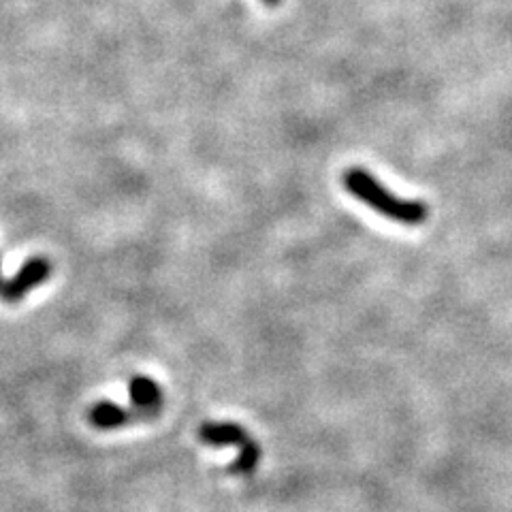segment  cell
<instances>
[{"label": "cell", "instance_id": "cell-3", "mask_svg": "<svg viewBox=\"0 0 512 512\" xmlns=\"http://www.w3.org/2000/svg\"><path fill=\"white\" fill-rule=\"evenodd\" d=\"M199 436L203 442L207 444H214V446H222V444H235L242 448V455H239L237 461V468L239 470H250L256 457H259V451H256V446L252 442H248L246 434L237 425H222V423H207L201 427Z\"/></svg>", "mask_w": 512, "mask_h": 512}, {"label": "cell", "instance_id": "cell-4", "mask_svg": "<svg viewBox=\"0 0 512 512\" xmlns=\"http://www.w3.org/2000/svg\"><path fill=\"white\" fill-rule=\"evenodd\" d=\"M128 393H131V402L137 408L139 416L154 414L160 404H163V389L158 382L148 376H135L128 384Z\"/></svg>", "mask_w": 512, "mask_h": 512}, {"label": "cell", "instance_id": "cell-2", "mask_svg": "<svg viewBox=\"0 0 512 512\" xmlns=\"http://www.w3.org/2000/svg\"><path fill=\"white\" fill-rule=\"evenodd\" d=\"M52 271H54V265L50 259H47V256H32V259H28L20 267L18 274L0 286V299H3L5 303L22 301L32 291V288H37L43 282L50 280Z\"/></svg>", "mask_w": 512, "mask_h": 512}, {"label": "cell", "instance_id": "cell-7", "mask_svg": "<svg viewBox=\"0 0 512 512\" xmlns=\"http://www.w3.org/2000/svg\"><path fill=\"white\" fill-rule=\"evenodd\" d=\"M0 286H3V276H0Z\"/></svg>", "mask_w": 512, "mask_h": 512}, {"label": "cell", "instance_id": "cell-6", "mask_svg": "<svg viewBox=\"0 0 512 512\" xmlns=\"http://www.w3.org/2000/svg\"><path fill=\"white\" fill-rule=\"evenodd\" d=\"M263 3H265L267 7H276V5H280V0H263Z\"/></svg>", "mask_w": 512, "mask_h": 512}, {"label": "cell", "instance_id": "cell-5", "mask_svg": "<svg viewBox=\"0 0 512 512\" xmlns=\"http://www.w3.org/2000/svg\"><path fill=\"white\" fill-rule=\"evenodd\" d=\"M133 416H137V414H133L131 410H126L114 402H99V404H94L90 410V423L99 429H116V427L126 425L133 419Z\"/></svg>", "mask_w": 512, "mask_h": 512}, {"label": "cell", "instance_id": "cell-1", "mask_svg": "<svg viewBox=\"0 0 512 512\" xmlns=\"http://www.w3.org/2000/svg\"><path fill=\"white\" fill-rule=\"evenodd\" d=\"M342 182L352 197L363 201L367 207H372L374 212L382 214L384 218L395 220L399 224H408V227H419V224L429 218V207L423 201H406L395 197L393 192L384 188L365 169H348Z\"/></svg>", "mask_w": 512, "mask_h": 512}]
</instances>
